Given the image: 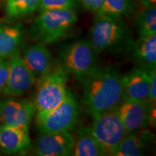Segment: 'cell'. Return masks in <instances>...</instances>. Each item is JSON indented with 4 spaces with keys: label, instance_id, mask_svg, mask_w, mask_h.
<instances>
[{
    "label": "cell",
    "instance_id": "obj_1",
    "mask_svg": "<svg viewBox=\"0 0 156 156\" xmlns=\"http://www.w3.org/2000/svg\"><path fill=\"white\" fill-rule=\"evenodd\" d=\"M119 73L112 67H98L84 79L83 102L93 119L114 110L122 101Z\"/></svg>",
    "mask_w": 156,
    "mask_h": 156
},
{
    "label": "cell",
    "instance_id": "obj_2",
    "mask_svg": "<svg viewBox=\"0 0 156 156\" xmlns=\"http://www.w3.org/2000/svg\"><path fill=\"white\" fill-rule=\"evenodd\" d=\"M89 42L97 54L129 48L132 40L122 17H95L90 29Z\"/></svg>",
    "mask_w": 156,
    "mask_h": 156
},
{
    "label": "cell",
    "instance_id": "obj_3",
    "mask_svg": "<svg viewBox=\"0 0 156 156\" xmlns=\"http://www.w3.org/2000/svg\"><path fill=\"white\" fill-rule=\"evenodd\" d=\"M68 75L62 65H58L38 78L33 102L36 108V122L41 120L64 100L68 92Z\"/></svg>",
    "mask_w": 156,
    "mask_h": 156
},
{
    "label": "cell",
    "instance_id": "obj_4",
    "mask_svg": "<svg viewBox=\"0 0 156 156\" xmlns=\"http://www.w3.org/2000/svg\"><path fill=\"white\" fill-rule=\"evenodd\" d=\"M77 20L75 9L40 12L31 27V36L45 45L54 44L67 36Z\"/></svg>",
    "mask_w": 156,
    "mask_h": 156
},
{
    "label": "cell",
    "instance_id": "obj_5",
    "mask_svg": "<svg viewBox=\"0 0 156 156\" xmlns=\"http://www.w3.org/2000/svg\"><path fill=\"white\" fill-rule=\"evenodd\" d=\"M96 54L89 41H76L62 48L60 53L62 65L81 83L98 67Z\"/></svg>",
    "mask_w": 156,
    "mask_h": 156
},
{
    "label": "cell",
    "instance_id": "obj_6",
    "mask_svg": "<svg viewBox=\"0 0 156 156\" xmlns=\"http://www.w3.org/2000/svg\"><path fill=\"white\" fill-rule=\"evenodd\" d=\"M80 115V106L73 93L68 91L64 100L36 123L41 134L71 132L75 128Z\"/></svg>",
    "mask_w": 156,
    "mask_h": 156
},
{
    "label": "cell",
    "instance_id": "obj_7",
    "mask_svg": "<svg viewBox=\"0 0 156 156\" xmlns=\"http://www.w3.org/2000/svg\"><path fill=\"white\" fill-rule=\"evenodd\" d=\"M91 133L103 146L108 155H113L119 144L128 133L116 109L93 119Z\"/></svg>",
    "mask_w": 156,
    "mask_h": 156
},
{
    "label": "cell",
    "instance_id": "obj_8",
    "mask_svg": "<svg viewBox=\"0 0 156 156\" xmlns=\"http://www.w3.org/2000/svg\"><path fill=\"white\" fill-rule=\"evenodd\" d=\"M116 112L128 134L147 127L155 120V103L149 101H122Z\"/></svg>",
    "mask_w": 156,
    "mask_h": 156
},
{
    "label": "cell",
    "instance_id": "obj_9",
    "mask_svg": "<svg viewBox=\"0 0 156 156\" xmlns=\"http://www.w3.org/2000/svg\"><path fill=\"white\" fill-rule=\"evenodd\" d=\"M36 114L34 103L28 99L11 98L1 103L0 122L4 125L29 130Z\"/></svg>",
    "mask_w": 156,
    "mask_h": 156
},
{
    "label": "cell",
    "instance_id": "obj_10",
    "mask_svg": "<svg viewBox=\"0 0 156 156\" xmlns=\"http://www.w3.org/2000/svg\"><path fill=\"white\" fill-rule=\"evenodd\" d=\"M75 135L71 132L41 134L31 146L34 155L38 156L72 155Z\"/></svg>",
    "mask_w": 156,
    "mask_h": 156
},
{
    "label": "cell",
    "instance_id": "obj_11",
    "mask_svg": "<svg viewBox=\"0 0 156 156\" xmlns=\"http://www.w3.org/2000/svg\"><path fill=\"white\" fill-rule=\"evenodd\" d=\"M9 75L4 93L10 96L24 95L36 83V77L28 69L22 56L15 54L9 58Z\"/></svg>",
    "mask_w": 156,
    "mask_h": 156
},
{
    "label": "cell",
    "instance_id": "obj_12",
    "mask_svg": "<svg viewBox=\"0 0 156 156\" xmlns=\"http://www.w3.org/2000/svg\"><path fill=\"white\" fill-rule=\"evenodd\" d=\"M149 69L134 67L121 77L122 101H148L150 91Z\"/></svg>",
    "mask_w": 156,
    "mask_h": 156
},
{
    "label": "cell",
    "instance_id": "obj_13",
    "mask_svg": "<svg viewBox=\"0 0 156 156\" xmlns=\"http://www.w3.org/2000/svg\"><path fill=\"white\" fill-rule=\"evenodd\" d=\"M29 130L0 126V149L7 155H25L31 149Z\"/></svg>",
    "mask_w": 156,
    "mask_h": 156
},
{
    "label": "cell",
    "instance_id": "obj_14",
    "mask_svg": "<svg viewBox=\"0 0 156 156\" xmlns=\"http://www.w3.org/2000/svg\"><path fill=\"white\" fill-rule=\"evenodd\" d=\"M154 134L150 130L140 129L129 133L124 136L116 151L114 156L145 155L151 147Z\"/></svg>",
    "mask_w": 156,
    "mask_h": 156
},
{
    "label": "cell",
    "instance_id": "obj_15",
    "mask_svg": "<svg viewBox=\"0 0 156 156\" xmlns=\"http://www.w3.org/2000/svg\"><path fill=\"white\" fill-rule=\"evenodd\" d=\"M22 58L31 73L38 79L48 73L53 67L50 51L45 44L41 42L28 46L23 52Z\"/></svg>",
    "mask_w": 156,
    "mask_h": 156
},
{
    "label": "cell",
    "instance_id": "obj_16",
    "mask_svg": "<svg viewBox=\"0 0 156 156\" xmlns=\"http://www.w3.org/2000/svg\"><path fill=\"white\" fill-rule=\"evenodd\" d=\"M130 50L138 67L146 69L156 68V34L140 36L132 41Z\"/></svg>",
    "mask_w": 156,
    "mask_h": 156
},
{
    "label": "cell",
    "instance_id": "obj_17",
    "mask_svg": "<svg viewBox=\"0 0 156 156\" xmlns=\"http://www.w3.org/2000/svg\"><path fill=\"white\" fill-rule=\"evenodd\" d=\"M75 146L72 155L74 156H103L108 155L103 146L91 133L88 126L78 129L75 136Z\"/></svg>",
    "mask_w": 156,
    "mask_h": 156
},
{
    "label": "cell",
    "instance_id": "obj_18",
    "mask_svg": "<svg viewBox=\"0 0 156 156\" xmlns=\"http://www.w3.org/2000/svg\"><path fill=\"white\" fill-rule=\"evenodd\" d=\"M23 40L20 24H0V58H9L17 54Z\"/></svg>",
    "mask_w": 156,
    "mask_h": 156
},
{
    "label": "cell",
    "instance_id": "obj_19",
    "mask_svg": "<svg viewBox=\"0 0 156 156\" xmlns=\"http://www.w3.org/2000/svg\"><path fill=\"white\" fill-rule=\"evenodd\" d=\"M133 6L131 0H103L95 17L110 16L122 17L131 14Z\"/></svg>",
    "mask_w": 156,
    "mask_h": 156
},
{
    "label": "cell",
    "instance_id": "obj_20",
    "mask_svg": "<svg viewBox=\"0 0 156 156\" xmlns=\"http://www.w3.org/2000/svg\"><path fill=\"white\" fill-rule=\"evenodd\" d=\"M41 0H7L6 13L9 18H20L33 14L38 9Z\"/></svg>",
    "mask_w": 156,
    "mask_h": 156
},
{
    "label": "cell",
    "instance_id": "obj_21",
    "mask_svg": "<svg viewBox=\"0 0 156 156\" xmlns=\"http://www.w3.org/2000/svg\"><path fill=\"white\" fill-rule=\"evenodd\" d=\"M137 32L140 36H149L156 34V7H145L136 19Z\"/></svg>",
    "mask_w": 156,
    "mask_h": 156
},
{
    "label": "cell",
    "instance_id": "obj_22",
    "mask_svg": "<svg viewBox=\"0 0 156 156\" xmlns=\"http://www.w3.org/2000/svg\"><path fill=\"white\" fill-rule=\"evenodd\" d=\"M79 0H41L39 11L75 9L79 6Z\"/></svg>",
    "mask_w": 156,
    "mask_h": 156
},
{
    "label": "cell",
    "instance_id": "obj_23",
    "mask_svg": "<svg viewBox=\"0 0 156 156\" xmlns=\"http://www.w3.org/2000/svg\"><path fill=\"white\" fill-rule=\"evenodd\" d=\"M9 61L7 58H0V93L4 92L9 75Z\"/></svg>",
    "mask_w": 156,
    "mask_h": 156
},
{
    "label": "cell",
    "instance_id": "obj_24",
    "mask_svg": "<svg viewBox=\"0 0 156 156\" xmlns=\"http://www.w3.org/2000/svg\"><path fill=\"white\" fill-rule=\"evenodd\" d=\"M156 68L149 69L151 82H150V91L148 101L155 103L156 101Z\"/></svg>",
    "mask_w": 156,
    "mask_h": 156
},
{
    "label": "cell",
    "instance_id": "obj_25",
    "mask_svg": "<svg viewBox=\"0 0 156 156\" xmlns=\"http://www.w3.org/2000/svg\"><path fill=\"white\" fill-rule=\"evenodd\" d=\"M87 10L96 12L102 5L103 0H79Z\"/></svg>",
    "mask_w": 156,
    "mask_h": 156
},
{
    "label": "cell",
    "instance_id": "obj_26",
    "mask_svg": "<svg viewBox=\"0 0 156 156\" xmlns=\"http://www.w3.org/2000/svg\"><path fill=\"white\" fill-rule=\"evenodd\" d=\"M139 2L145 7H149L152 6H155L156 0H139Z\"/></svg>",
    "mask_w": 156,
    "mask_h": 156
},
{
    "label": "cell",
    "instance_id": "obj_27",
    "mask_svg": "<svg viewBox=\"0 0 156 156\" xmlns=\"http://www.w3.org/2000/svg\"><path fill=\"white\" fill-rule=\"evenodd\" d=\"M1 103L0 102V118H1Z\"/></svg>",
    "mask_w": 156,
    "mask_h": 156
}]
</instances>
